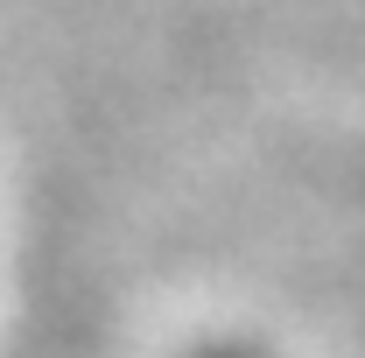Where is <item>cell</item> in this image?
Returning a JSON list of instances; mask_svg holds the SVG:
<instances>
[{
  "label": "cell",
  "mask_w": 365,
  "mask_h": 358,
  "mask_svg": "<svg viewBox=\"0 0 365 358\" xmlns=\"http://www.w3.org/2000/svg\"><path fill=\"white\" fill-rule=\"evenodd\" d=\"M190 358H274V352H260V344H246V337H211V344H197Z\"/></svg>",
  "instance_id": "6da1fadb"
}]
</instances>
